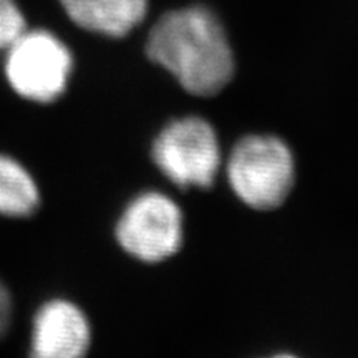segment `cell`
<instances>
[{"label":"cell","instance_id":"6da1fadb","mask_svg":"<svg viewBox=\"0 0 358 358\" xmlns=\"http://www.w3.org/2000/svg\"><path fill=\"white\" fill-rule=\"evenodd\" d=\"M146 53L198 96L217 95L234 75V55L216 13L189 6L164 13L148 35Z\"/></svg>","mask_w":358,"mask_h":358},{"label":"cell","instance_id":"7a4b0ae2","mask_svg":"<svg viewBox=\"0 0 358 358\" xmlns=\"http://www.w3.org/2000/svg\"><path fill=\"white\" fill-rule=\"evenodd\" d=\"M73 53L43 27H27L2 55L8 88L24 101L52 105L65 95L73 73Z\"/></svg>","mask_w":358,"mask_h":358},{"label":"cell","instance_id":"3957f363","mask_svg":"<svg viewBox=\"0 0 358 358\" xmlns=\"http://www.w3.org/2000/svg\"><path fill=\"white\" fill-rule=\"evenodd\" d=\"M227 178L237 198L249 208L259 211L275 209L292 189V153L275 136H248L232 150Z\"/></svg>","mask_w":358,"mask_h":358},{"label":"cell","instance_id":"277c9868","mask_svg":"<svg viewBox=\"0 0 358 358\" xmlns=\"http://www.w3.org/2000/svg\"><path fill=\"white\" fill-rule=\"evenodd\" d=\"M153 161L174 185L209 187L221 168L216 131L203 118L176 120L155 140Z\"/></svg>","mask_w":358,"mask_h":358},{"label":"cell","instance_id":"5b68a950","mask_svg":"<svg viewBox=\"0 0 358 358\" xmlns=\"http://www.w3.org/2000/svg\"><path fill=\"white\" fill-rule=\"evenodd\" d=\"M116 239L129 256L143 262L164 261L181 248V209L161 192H145L123 211L116 224Z\"/></svg>","mask_w":358,"mask_h":358},{"label":"cell","instance_id":"8992f818","mask_svg":"<svg viewBox=\"0 0 358 358\" xmlns=\"http://www.w3.org/2000/svg\"><path fill=\"white\" fill-rule=\"evenodd\" d=\"M92 345V325L77 303L50 299L40 303L30 327L29 358H85Z\"/></svg>","mask_w":358,"mask_h":358},{"label":"cell","instance_id":"52a82bcc","mask_svg":"<svg viewBox=\"0 0 358 358\" xmlns=\"http://www.w3.org/2000/svg\"><path fill=\"white\" fill-rule=\"evenodd\" d=\"M69 20L85 32L122 38L145 20L150 0H58Z\"/></svg>","mask_w":358,"mask_h":358},{"label":"cell","instance_id":"ba28073f","mask_svg":"<svg viewBox=\"0 0 358 358\" xmlns=\"http://www.w3.org/2000/svg\"><path fill=\"white\" fill-rule=\"evenodd\" d=\"M40 204L42 192L30 169L15 156L0 153V216L29 219Z\"/></svg>","mask_w":358,"mask_h":358},{"label":"cell","instance_id":"9c48e42d","mask_svg":"<svg viewBox=\"0 0 358 358\" xmlns=\"http://www.w3.org/2000/svg\"><path fill=\"white\" fill-rule=\"evenodd\" d=\"M27 27L29 20L19 0H0V57Z\"/></svg>","mask_w":358,"mask_h":358},{"label":"cell","instance_id":"30bf717a","mask_svg":"<svg viewBox=\"0 0 358 358\" xmlns=\"http://www.w3.org/2000/svg\"><path fill=\"white\" fill-rule=\"evenodd\" d=\"M13 315H15V302H13L12 290L0 277V340L6 338L10 332Z\"/></svg>","mask_w":358,"mask_h":358},{"label":"cell","instance_id":"8fae6325","mask_svg":"<svg viewBox=\"0 0 358 358\" xmlns=\"http://www.w3.org/2000/svg\"><path fill=\"white\" fill-rule=\"evenodd\" d=\"M274 358H297V357H292V355H279V357H274Z\"/></svg>","mask_w":358,"mask_h":358}]
</instances>
